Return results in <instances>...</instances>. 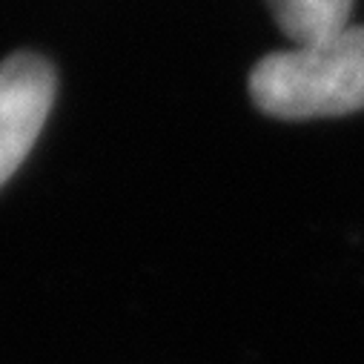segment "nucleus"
Here are the masks:
<instances>
[{
    "mask_svg": "<svg viewBox=\"0 0 364 364\" xmlns=\"http://www.w3.org/2000/svg\"><path fill=\"white\" fill-rule=\"evenodd\" d=\"M55 101L52 66L29 52L0 63V187L35 146Z\"/></svg>",
    "mask_w": 364,
    "mask_h": 364,
    "instance_id": "obj_2",
    "label": "nucleus"
},
{
    "mask_svg": "<svg viewBox=\"0 0 364 364\" xmlns=\"http://www.w3.org/2000/svg\"><path fill=\"white\" fill-rule=\"evenodd\" d=\"M267 4L296 46L333 38L353 26V0H267Z\"/></svg>",
    "mask_w": 364,
    "mask_h": 364,
    "instance_id": "obj_3",
    "label": "nucleus"
},
{
    "mask_svg": "<svg viewBox=\"0 0 364 364\" xmlns=\"http://www.w3.org/2000/svg\"><path fill=\"white\" fill-rule=\"evenodd\" d=\"M250 95L261 112L287 121L364 109V26L261 58Z\"/></svg>",
    "mask_w": 364,
    "mask_h": 364,
    "instance_id": "obj_1",
    "label": "nucleus"
}]
</instances>
